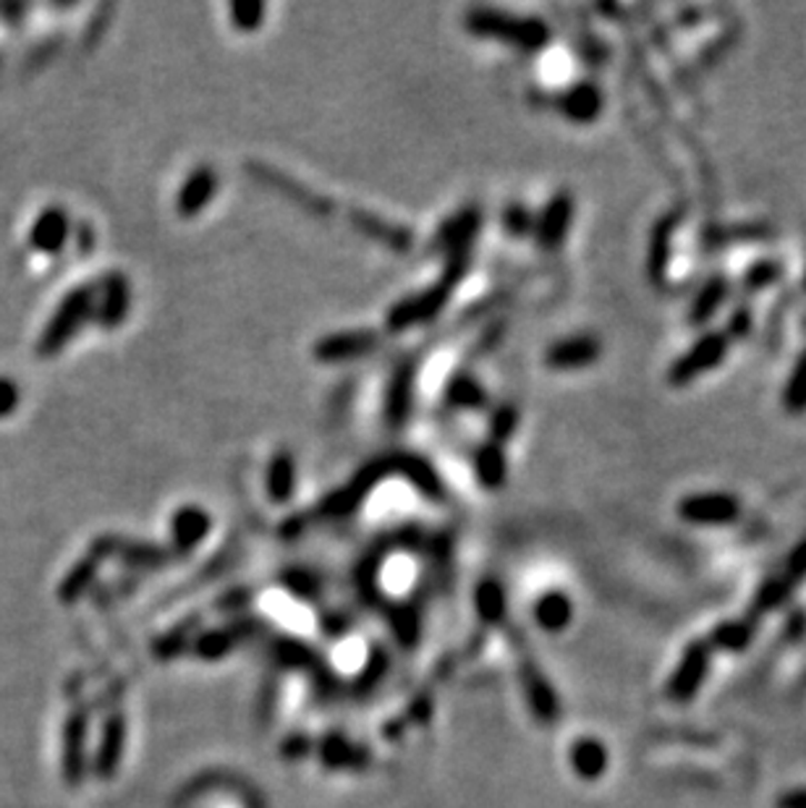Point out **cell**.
I'll return each instance as SVG.
<instances>
[{"label": "cell", "mask_w": 806, "mask_h": 808, "mask_svg": "<svg viewBox=\"0 0 806 808\" xmlns=\"http://www.w3.org/2000/svg\"><path fill=\"white\" fill-rule=\"evenodd\" d=\"M709 665H713V649H709L705 639L686 644L676 670L670 672L668 684H665V696L676 704H689L697 699L709 676Z\"/></svg>", "instance_id": "cell-1"}, {"label": "cell", "mask_w": 806, "mask_h": 808, "mask_svg": "<svg viewBox=\"0 0 806 808\" xmlns=\"http://www.w3.org/2000/svg\"><path fill=\"white\" fill-rule=\"evenodd\" d=\"M728 353V336L726 332H705L681 359L668 369V382L676 388H684L701 377L709 369L720 367Z\"/></svg>", "instance_id": "cell-2"}, {"label": "cell", "mask_w": 806, "mask_h": 808, "mask_svg": "<svg viewBox=\"0 0 806 808\" xmlns=\"http://www.w3.org/2000/svg\"><path fill=\"white\" fill-rule=\"evenodd\" d=\"M92 307V291L90 288H77V291L69 293L63 299L61 307L53 315V320L42 332L40 346L37 351L40 356H53L61 351V348L73 338V332L79 330V325L87 320V311Z\"/></svg>", "instance_id": "cell-3"}, {"label": "cell", "mask_w": 806, "mask_h": 808, "mask_svg": "<svg viewBox=\"0 0 806 808\" xmlns=\"http://www.w3.org/2000/svg\"><path fill=\"white\" fill-rule=\"evenodd\" d=\"M678 516L691 526H730L742 518V502L726 492H701L689 495L678 506Z\"/></svg>", "instance_id": "cell-4"}, {"label": "cell", "mask_w": 806, "mask_h": 808, "mask_svg": "<svg viewBox=\"0 0 806 808\" xmlns=\"http://www.w3.org/2000/svg\"><path fill=\"white\" fill-rule=\"evenodd\" d=\"M477 29H479V32L508 37V40H511L514 44H519V48H527V50L543 48V44L547 42V37H550L547 27L539 19L519 21V19L492 17V13H479Z\"/></svg>", "instance_id": "cell-5"}, {"label": "cell", "mask_w": 806, "mask_h": 808, "mask_svg": "<svg viewBox=\"0 0 806 808\" xmlns=\"http://www.w3.org/2000/svg\"><path fill=\"white\" fill-rule=\"evenodd\" d=\"M560 113L574 123H591L603 113V92L600 87L591 81H579V84L568 87L560 98Z\"/></svg>", "instance_id": "cell-6"}, {"label": "cell", "mask_w": 806, "mask_h": 808, "mask_svg": "<svg viewBox=\"0 0 806 808\" xmlns=\"http://www.w3.org/2000/svg\"><path fill=\"white\" fill-rule=\"evenodd\" d=\"M66 239H69V215H66L61 207H48L40 218L34 220L32 226V247L42 255H56V251L63 249Z\"/></svg>", "instance_id": "cell-7"}, {"label": "cell", "mask_w": 806, "mask_h": 808, "mask_svg": "<svg viewBox=\"0 0 806 808\" xmlns=\"http://www.w3.org/2000/svg\"><path fill=\"white\" fill-rule=\"evenodd\" d=\"M600 359V343L595 338H571L553 346L545 361L553 369H581L595 365Z\"/></svg>", "instance_id": "cell-8"}, {"label": "cell", "mask_w": 806, "mask_h": 808, "mask_svg": "<svg viewBox=\"0 0 806 808\" xmlns=\"http://www.w3.org/2000/svg\"><path fill=\"white\" fill-rule=\"evenodd\" d=\"M754 620H723L709 631L707 644L713 651H726V655H742L752 647L754 641Z\"/></svg>", "instance_id": "cell-9"}, {"label": "cell", "mask_w": 806, "mask_h": 808, "mask_svg": "<svg viewBox=\"0 0 806 808\" xmlns=\"http://www.w3.org/2000/svg\"><path fill=\"white\" fill-rule=\"evenodd\" d=\"M608 748L603 746V740L597 738H581L576 740L571 748V767L574 772L581 777V780L595 782L600 780L608 769Z\"/></svg>", "instance_id": "cell-10"}, {"label": "cell", "mask_w": 806, "mask_h": 808, "mask_svg": "<svg viewBox=\"0 0 806 808\" xmlns=\"http://www.w3.org/2000/svg\"><path fill=\"white\" fill-rule=\"evenodd\" d=\"M571 212H574V202L571 197L560 194L547 207V212L543 215L537 226V236L543 247H556V243L564 241V236L568 231V222H571Z\"/></svg>", "instance_id": "cell-11"}, {"label": "cell", "mask_w": 806, "mask_h": 808, "mask_svg": "<svg viewBox=\"0 0 806 808\" xmlns=\"http://www.w3.org/2000/svg\"><path fill=\"white\" fill-rule=\"evenodd\" d=\"M535 618H537L539 626H543V631H550V634L564 631V628L574 618L571 597L560 595V591H550V595H545L537 602Z\"/></svg>", "instance_id": "cell-12"}, {"label": "cell", "mask_w": 806, "mask_h": 808, "mask_svg": "<svg viewBox=\"0 0 806 808\" xmlns=\"http://www.w3.org/2000/svg\"><path fill=\"white\" fill-rule=\"evenodd\" d=\"M728 296V283L726 278H709L705 286H701V291L697 293V299L691 301V309H689V322L691 325H705L715 317V311L723 307V301H726Z\"/></svg>", "instance_id": "cell-13"}, {"label": "cell", "mask_w": 806, "mask_h": 808, "mask_svg": "<svg viewBox=\"0 0 806 808\" xmlns=\"http://www.w3.org/2000/svg\"><path fill=\"white\" fill-rule=\"evenodd\" d=\"M527 691H529V701L535 715L543 722H556L558 720V696L553 694V688L547 680L539 676L535 667H529V678H527Z\"/></svg>", "instance_id": "cell-14"}, {"label": "cell", "mask_w": 806, "mask_h": 808, "mask_svg": "<svg viewBox=\"0 0 806 808\" xmlns=\"http://www.w3.org/2000/svg\"><path fill=\"white\" fill-rule=\"evenodd\" d=\"M670 236H673V220H663L655 228L653 243H649V278L663 280L665 267H668V251H670Z\"/></svg>", "instance_id": "cell-15"}, {"label": "cell", "mask_w": 806, "mask_h": 808, "mask_svg": "<svg viewBox=\"0 0 806 808\" xmlns=\"http://www.w3.org/2000/svg\"><path fill=\"white\" fill-rule=\"evenodd\" d=\"M783 403L790 413L806 411V351L798 356L794 372H790L786 382V392H783Z\"/></svg>", "instance_id": "cell-16"}, {"label": "cell", "mask_w": 806, "mask_h": 808, "mask_svg": "<svg viewBox=\"0 0 806 808\" xmlns=\"http://www.w3.org/2000/svg\"><path fill=\"white\" fill-rule=\"evenodd\" d=\"M212 191H216V176L210 173H197L191 181L183 187V194H181V212L189 215V212H199V207H202L207 199L212 197Z\"/></svg>", "instance_id": "cell-17"}, {"label": "cell", "mask_w": 806, "mask_h": 808, "mask_svg": "<svg viewBox=\"0 0 806 808\" xmlns=\"http://www.w3.org/2000/svg\"><path fill=\"white\" fill-rule=\"evenodd\" d=\"M775 578H778L783 587L790 591H796L798 583L804 581L806 578V537L794 547V550H790L786 562H783V570L780 573H775Z\"/></svg>", "instance_id": "cell-18"}, {"label": "cell", "mask_w": 806, "mask_h": 808, "mask_svg": "<svg viewBox=\"0 0 806 808\" xmlns=\"http://www.w3.org/2000/svg\"><path fill=\"white\" fill-rule=\"evenodd\" d=\"M291 481H293V463L288 456H278L272 458L270 473H268V487L270 495L276 500H286L291 495Z\"/></svg>", "instance_id": "cell-19"}, {"label": "cell", "mask_w": 806, "mask_h": 808, "mask_svg": "<svg viewBox=\"0 0 806 808\" xmlns=\"http://www.w3.org/2000/svg\"><path fill=\"white\" fill-rule=\"evenodd\" d=\"M126 311V288L121 278H110L106 288V307L100 309V322L102 325H118L121 322Z\"/></svg>", "instance_id": "cell-20"}, {"label": "cell", "mask_w": 806, "mask_h": 808, "mask_svg": "<svg viewBox=\"0 0 806 808\" xmlns=\"http://www.w3.org/2000/svg\"><path fill=\"white\" fill-rule=\"evenodd\" d=\"M477 473L482 479V485L495 487L500 485L502 477H506V461H502L498 448H485L482 453L477 456Z\"/></svg>", "instance_id": "cell-21"}, {"label": "cell", "mask_w": 806, "mask_h": 808, "mask_svg": "<svg viewBox=\"0 0 806 808\" xmlns=\"http://www.w3.org/2000/svg\"><path fill=\"white\" fill-rule=\"evenodd\" d=\"M775 278H778V267L773 262H759L757 267H752V270L746 272L744 286L749 288V291H759V288L770 286Z\"/></svg>", "instance_id": "cell-22"}, {"label": "cell", "mask_w": 806, "mask_h": 808, "mask_svg": "<svg viewBox=\"0 0 806 808\" xmlns=\"http://www.w3.org/2000/svg\"><path fill=\"white\" fill-rule=\"evenodd\" d=\"M262 13H265L262 6H233V9H231V17L236 21V27H241V29H257V27H260Z\"/></svg>", "instance_id": "cell-23"}, {"label": "cell", "mask_w": 806, "mask_h": 808, "mask_svg": "<svg viewBox=\"0 0 806 808\" xmlns=\"http://www.w3.org/2000/svg\"><path fill=\"white\" fill-rule=\"evenodd\" d=\"M19 406V388L17 382L6 380V377H0V419L9 417V413L17 411Z\"/></svg>", "instance_id": "cell-24"}, {"label": "cell", "mask_w": 806, "mask_h": 808, "mask_svg": "<svg viewBox=\"0 0 806 808\" xmlns=\"http://www.w3.org/2000/svg\"><path fill=\"white\" fill-rule=\"evenodd\" d=\"M775 808H806V788H790L775 798Z\"/></svg>", "instance_id": "cell-25"}, {"label": "cell", "mask_w": 806, "mask_h": 808, "mask_svg": "<svg viewBox=\"0 0 806 808\" xmlns=\"http://www.w3.org/2000/svg\"><path fill=\"white\" fill-rule=\"evenodd\" d=\"M506 222H508V226H511V231L514 233H529V226H531V220H529V215H527V210H521V207H514V210H508V215H506Z\"/></svg>", "instance_id": "cell-26"}, {"label": "cell", "mask_w": 806, "mask_h": 808, "mask_svg": "<svg viewBox=\"0 0 806 808\" xmlns=\"http://www.w3.org/2000/svg\"><path fill=\"white\" fill-rule=\"evenodd\" d=\"M749 325H752L749 311H746V309H738L734 320H730V328H728V332H730V336H734V338H744L746 332H749ZM728 332H726V336H728Z\"/></svg>", "instance_id": "cell-27"}, {"label": "cell", "mask_w": 806, "mask_h": 808, "mask_svg": "<svg viewBox=\"0 0 806 808\" xmlns=\"http://www.w3.org/2000/svg\"><path fill=\"white\" fill-rule=\"evenodd\" d=\"M788 639H804L806 636V612L804 610H796L794 615L788 618Z\"/></svg>", "instance_id": "cell-28"}]
</instances>
